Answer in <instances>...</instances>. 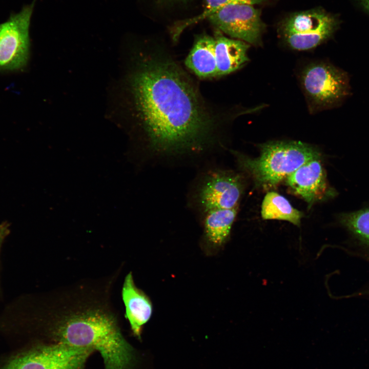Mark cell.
Masks as SVG:
<instances>
[{"mask_svg":"<svg viewBox=\"0 0 369 369\" xmlns=\"http://www.w3.org/2000/svg\"><path fill=\"white\" fill-rule=\"evenodd\" d=\"M215 51L217 78L231 74L245 66L249 61L248 52L250 44L224 36L216 29L214 32Z\"/></svg>","mask_w":369,"mask_h":369,"instance_id":"obj_13","label":"cell"},{"mask_svg":"<svg viewBox=\"0 0 369 369\" xmlns=\"http://www.w3.org/2000/svg\"><path fill=\"white\" fill-rule=\"evenodd\" d=\"M320 158L315 148L299 141H275L263 144L259 157L239 159L240 165L262 187L277 185L302 165Z\"/></svg>","mask_w":369,"mask_h":369,"instance_id":"obj_3","label":"cell"},{"mask_svg":"<svg viewBox=\"0 0 369 369\" xmlns=\"http://www.w3.org/2000/svg\"><path fill=\"white\" fill-rule=\"evenodd\" d=\"M33 4L25 7L0 25V69H18L27 63Z\"/></svg>","mask_w":369,"mask_h":369,"instance_id":"obj_8","label":"cell"},{"mask_svg":"<svg viewBox=\"0 0 369 369\" xmlns=\"http://www.w3.org/2000/svg\"><path fill=\"white\" fill-rule=\"evenodd\" d=\"M262 219L289 221L299 226L303 214L293 207L284 196L277 192H268L264 196L261 210Z\"/></svg>","mask_w":369,"mask_h":369,"instance_id":"obj_15","label":"cell"},{"mask_svg":"<svg viewBox=\"0 0 369 369\" xmlns=\"http://www.w3.org/2000/svg\"><path fill=\"white\" fill-rule=\"evenodd\" d=\"M340 222L362 243L369 247V209L345 213Z\"/></svg>","mask_w":369,"mask_h":369,"instance_id":"obj_17","label":"cell"},{"mask_svg":"<svg viewBox=\"0 0 369 369\" xmlns=\"http://www.w3.org/2000/svg\"><path fill=\"white\" fill-rule=\"evenodd\" d=\"M339 23L336 16L324 10L313 9L292 14L283 22L280 33L290 48L309 50L331 37Z\"/></svg>","mask_w":369,"mask_h":369,"instance_id":"obj_5","label":"cell"},{"mask_svg":"<svg viewBox=\"0 0 369 369\" xmlns=\"http://www.w3.org/2000/svg\"><path fill=\"white\" fill-rule=\"evenodd\" d=\"M286 179V184L309 205L330 193L320 158L306 162Z\"/></svg>","mask_w":369,"mask_h":369,"instance_id":"obj_10","label":"cell"},{"mask_svg":"<svg viewBox=\"0 0 369 369\" xmlns=\"http://www.w3.org/2000/svg\"><path fill=\"white\" fill-rule=\"evenodd\" d=\"M9 232V226L5 223L0 224V250L4 239Z\"/></svg>","mask_w":369,"mask_h":369,"instance_id":"obj_18","label":"cell"},{"mask_svg":"<svg viewBox=\"0 0 369 369\" xmlns=\"http://www.w3.org/2000/svg\"><path fill=\"white\" fill-rule=\"evenodd\" d=\"M127 61L126 118L149 150L173 155L218 144L230 114L205 98L169 49L147 44L131 51Z\"/></svg>","mask_w":369,"mask_h":369,"instance_id":"obj_1","label":"cell"},{"mask_svg":"<svg viewBox=\"0 0 369 369\" xmlns=\"http://www.w3.org/2000/svg\"><path fill=\"white\" fill-rule=\"evenodd\" d=\"M214 37L202 34L196 37L184 59L187 70L201 79L217 78Z\"/></svg>","mask_w":369,"mask_h":369,"instance_id":"obj_14","label":"cell"},{"mask_svg":"<svg viewBox=\"0 0 369 369\" xmlns=\"http://www.w3.org/2000/svg\"><path fill=\"white\" fill-rule=\"evenodd\" d=\"M215 27L231 38L259 46L261 44L265 25L260 12L252 5L234 4L227 5L207 18Z\"/></svg>","mask_w":369,"mask_h":369,"instance_id":"obj_7","label":"cell"},{"mask_svg":"<svg viewBox=\"0 0 369 369\" xmlns=\"http://www.w3.org/2000/svg\"><path fill=\"white\" fill-rule=\"evenodd\" d=\"M93 350L47 341L13 357L0 369H84Z\"/></svg>","mask_w":369,"mask_h":369,"instance_id":"obj_6","label":"cell"},{"mask_svg":"<svg viewBox=\"0 0 369 369\" xmlns=\"http://www.w3.org/2000/svg\"><path fill=\"white\" fill-rule=\"evenodd\" d=\"M264 0H205V6L200 14L185 20L177 22L173 25L170 33L172 40L176 43L182 32L188 27L207 19L223 7L234 4H246L253 5L262 3Z\"/></svg>","mask_w":369,"mask_h":369,"instance_id":"obj_16","label":"cell"},{"mask_svg":"<svg viewBox=\"0 0 369 369\" xmlns=\"http://www.w3.org/2000/svg\"><path fill=\"white\" fill-rule=\"evenodd\" d=\"M122 298L132 332L139 338L144 325L151 317L153 305L150 298L135 284L131 272L125 278Z\"/></svg>","mask_w":369,"mask_h":369,"instance_id":"obj_12","label":"cell"},{"mask_svg":"<svg viewBox=\"0 0 369 369\" xmlns=\"http://www.w3.org/2000/svg\"><path fill=\"white\" fill-rule=\"evenodd\" d=\"M48 341L97 351L104 369H132L135 353L116 319L100 308L75 309L55 317L47 329Z\"/></svg>","mask_w":369,"mask_h":369,"instance_id":"obj_2","label":"cell"},{"mask_svg":"<svg viewBox=\"0 0 369 369\" xmlns=\"http://www.w3.org/2000/svg\"><path fill=\"white\" fill-rule=\"evenodd\" d=\"M172 1H175V2H184L187 0H171Z\"/></svg>","mask_w":369,"mask_h":369,"instance_id":"obj_20","label":"cell"},{"mask_svg":"<svg viewBox=\"0 0 369 369\" xmlns=\"http://www.w3.org/2000/svg\"><path fill=\"white\" fill-rule=\"evenodd\" d=\"M241 192V181L237 175L216 170L210 172L203 178L195 198L204 213L212 210L237 207Z\"/></svg>","mask_w":369,"mask_h":369,"instance_id":"obj_9","label":"cell"},{"mask_svg":"<svg viewBox=\"0 0 369 369\" xmlns=\"http://www.w3.org/2000/svg\"><path fill=\"white\" fill-rule=\"evenodd\" d=\"M358 6L369 14V0H356Z\"/></svg>","mask_w":369,"mask_h":369,"instance_id":"obj_19","label":"cell"},{"mask_svg":"<svg viewBox=\"0 0 369 369\" xmlns=\"http://www.w3.org/2000/svg\"><path fill=\"white\" fill-rule=\"evenodd\" d=\"M300 81L311 113L332 107L348 94L346 74L326 63L308 64L301 73Z\"/></svg>","mask_w":369,"mask_h":369,"instance_id":"obj_4","label":"cell"},{"mask_svg":"<svg viewBox=\"0 0 369 369\" xmlns=\"http://www.w3.org/2000/svg\"><path fill=\"white\" fill-rule=\"evenodd\" d=\"M237 211V207L212 210L203 213L200 245L206 255H214L224 247L229 238Z\"/></svg>","mask_w":369,"mask_h":369,"instance_id":"obj_11","label":"cell"}]
</instances>
